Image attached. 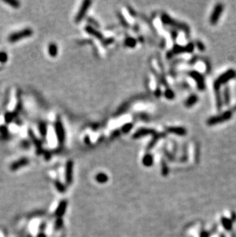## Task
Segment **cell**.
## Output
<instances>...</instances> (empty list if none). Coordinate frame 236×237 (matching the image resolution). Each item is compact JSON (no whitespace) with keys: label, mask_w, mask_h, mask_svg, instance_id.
Here are the masks:
<instances>
[{"label":"cell","mask_w":236,"mask_h":237,"mask_svg":"<svg viewBox=\"0 0 236 237\" xmlns=\"http://www.w3.org/2000/svg\"><path fill=\"white\" fill-rule=\"evenodd\" d=\"M132 128H133V124L132 123H127L122 127L121 130L124 133H128L131 129H132Z\"/></svg>","instance_id":"cell-28"},{"label":"cell","mask_w":236,"mask_h":237,"mask_svg":"<svg viewBox=\"0 0 236 237\" xmlns=\"http://www.w3.org/2000/svg\"><path fill=\"white\" fill-rule=\"evenodd\" d=\"M68 206V202L67 200H62V201L60 202L59 205L57 206V209L55 211V216L57 217L58 218H61V217L64 216V214L65 213L66 209H67Z\"/></svg>","instance_id":"cell-13"},{"label":"cell","mask_w":236,"mask_h":237,"mask_svg":"<svg viewBox=\"0 0 236 237\" xmlns=\"http://www.w3.org/2000/svg\"><path fill=\"white\" fill-rule=\"evenodd\" d=\"M44 153H45V157H46V159H49V158L51 157V154L48 151H45Z\"/></svg>","instance_id":"cell-37"},{"label":"cell","mask_w":236,"mask_h":237,"mask_svg":"<svg viewBox=\"0 0 236 237\" xmlns=\"http://www.w3.org/2000/svg\"><path fill=\"white\" fill-rule=\"evenodd\" d=\"M3 2L10 5L14 9L19 8V6H20V3L18 1H16V0H3Z\"/></svg>","instance_id":"cell-27"},{"label":"cell","mask_w":236,"mask_h":237,"mask_svg":"<svg viewBox=\"0 0 236 237\" xmlns=\"http://www.w3.org/2000/svg\"><path fill=\"white\" fill-rule=\"evenodd\" d=\"M196 45H197L198 49H199V50L202 51V52L205 51V45H204V44L202 43V42H201L200 41H197V42H196Z\"/></svg>","instance_id":"cell-33"},{"label":"cell","mask_w":236,"mask_h":237,"mask_svg":"<svg viewBox=\"0 0 236 237\" xmlns=\"http://www.w3.org/2000/svg\"><path fill=\"white\" fill-rule=\"evenodd\" d=\"M235 77L236 72L234 70H233V69H229V70L225 72L224 74L221 75L214 82V89L215 91H216V95L220 94V93H219V88H220V86L222 85V84H225V83L228 82L229 80L235 78Z\"/></svg>","instance_id":"cell-1"},{"label":"cell","mask_w":236,"mask_h":237,"mask_svg":"<svg viewBox=\"0 0 236 237\" xmlns=\"http://www.w3.org/2000/svg\"><path fill=\"white\" fill-rule=\"evenodd\" d=\"M22 146H23V147H25V148H28V147H29V143H28L27 140H24V141L22 142Z\"/></svg>","instance_id":"cell-35"},{"label":"cell","mask_w":236,"mask_h":237,"mask_svg":"<svg viewBox=\"0 0 236 237\" xmlns=\"http://www.w3.org/2000/svg\"><path fill=\"white\" fill-rule=\"evenodd\" d=\"M200 237H209V234L206 231H202L200 233Z\"/></svg>","instance_id":"cell-34"},{"label":"cell","mask_w":236,"mask_h":237,"mask_svg":"<svg viewBox=\"0 0 236 237\" xmlns=\"http://www.w3.org/2000/svg\"><path fill=\"white\" fill-rule=\"evenodd\" d=\"M33 34V31L31 28H25V29H22L21 31H17V32H14L13 34L10 35L9 36V41L10 42H16L17 41L22 40V39H25V38H28L29 36H31Z\"/></svg>","instance_id":"cell-4"},{"label":"cell","mask_w":236,"mask_h":237,"mask_svg":"<svg viewBox=\"0 0 236 237\" xmlns=\"http://www.w3.org/2000/svg\"><path fill=\"white\" fill-rule=\"evenodd\" d=\"M155 134V131L153 129H150V128H140L139 129L138 131H136L134 133V134L133 135V137L134 138H140V137H145L146 135H149V134Z\"/></svg>","instance_id":"cell-12"},{"label":"cell","mask_w":236,"mask_h":237,"mask_svg":"<svg viewBox=\"0 0 236 237\" xmlns=\"http://www.w3.org/2000/svg\"><path fill=\"white\" fill-rule=\"evenodd\" d=\"M194 49V45L193 43H189L186 46L175 45L172 49V54H179L183 52H193Z\"/></svg>","instance_id":"cell-9"},{"label":"cell","mask_w":236,"mask_h":237,"mask_svg":"<svg viewBox=\"0 0 236 237\" xmlns=\"http://www.w3.org/2000/svg\"><path fill=\"white\" fill-rule=\"evenodd\" d=\"M14 118V113H7L5 116V120L6 123H10Z\"/></svg>","instance_id":"cell-31"},{"label":"cell","mask_w":236,"mask_h":237,"mask_svg":"<svg viewBox=\"0 0 236 237\" xmlns=\"http://www.w3.org/2000/svg\"><path fill=\"white\" fill-rule=\"evenodd\" d=\"M165 96L168 99H172L174 98V93L170 90V89H167L165 92Z\"/></svg>","instance_id":"cell-32"},{"label":"cell","mask_w":236,"mask_h":237,"mask_svg":"<svg viewBox=\"0 0 236 237\" xmlns=\"http://www.w3.org/2000/svg\"><path fill=\"white\" fill-rule=\"evenodd\" d=\"M55 133L59 144H64L65 138V133L64 127H63L62 123H61V121L59 119H57L55 122Z\"/></svg>","instance_id":"cell-6"},{"label":"cell","mask_w":236,"mask_h":237,"mask_svg":"<svg viewBox=\"0 0 236 237\" xmlns=\"http://www.w3.org/2000/svg\"><path fill=\"white\" fill-rule=\"evenodd\" d=\"M161 20L163 22V24L165 25H169L171 26L175 27L177 28H180V29L183 30L185 32L189 33L190 32V28H189L188 25H186V24L184 23H180V22H178L176 21H175L174 19H172V18L169 17L168 15L163 13L161 16Z\"/></svg>","instance_id":"cell-2"},{"label":"cell","mask_w":236,"mask_h":237,"mask_svg":"<svg viewBox=\"0 0 236 237\" xmlns=\"http://www.w3.org/2000/svg\"><path fill=\"white\" fill-rule=\"evenodd\" d=\"M28 163H29V160L26 157L21 158V159L18 160V161H15L14 163L11 164V167L10 169L12 170H19V168H22V167H25V166L28 165Z\"/></svg>","instance_id":"cell-11"},{"label":"cell","mask_w":236,"mask_h":237,"mask_svg":"<svg viewBox=\"0 0 236 237\" xmlns=\"http://www.w3.org/2000/svg\"><path fill=\"white\" fill-rule=\"evenodd\" d=\"M231 116H232V112H231V111H225V112L222 113V114H219V115L210 117V118L207 120V124L210 125V126L218 124H220L222 123V122L226 121V120L231 119Z\"/></svg>","instance_id":"cell-3"},{"label":"cell","mask_w":236,"mask_h":237,"mask_svg":"<svg viewBox=\"0 0 236 237\" xmlns=\"http://www.w3.org/2000/svg\"><path fill=\"white\" fill-rule=\"evenodd\" d=\"M54 185H55V187L57 188V190L60 193L65 192L66 188H65V187L64 184H62V183H61L60 181H58V180H56L55 182H54Z\"/></svg>","instance_id":"cell-25"},{"label":"cell","mask_w":236,"mask_h":237,"mask_svg":"<svg viewBox=\"0 0 236 237\" xmlns=\"http://www.w3.org/2000/svg\"><path fill=\"white\" fill-rule=\"evenodd\" d=\"M161 173L163 176H166L169 174V167L164 160H163L161 162Z\"/></svg>","instance_id":"cell-22"},{"label":"cell","mask_w":236,"mask_h":237,"mask_svg":"<svg viewBox=\"0 0 236 237\" xmlns=\"http://www.w3.org/2000/svg\"><path fill=\"white\" fill-rule=\"evenodd\" d=\"M197 102H198L197 96H196V94H192V95H190L185 102V106L188 107V108H190V107L193 106V105H194Z\"/></svg>","instance_id":"cell-17"},{"label":"cell","mask_w":236,"mask_h":237,"mask_svg":"<svg viewBox=\"0 0 236 237\" xmlns=\"http://www.w3.org/2000/svg\"><path fill=\"white\" fill-rule=\"evenodd\" d=\"M221 222H222V224L223 226V227L225 228L226 230H231V228H232V222L230 219L226 218V217H222L221 219Z\"/></svg>","instance_id":"cell-18"},{"label":"cell","mask_w":236,"mask_h":237,"mask_svg":"<svg viewBox=\"0 0 236 237\" xmlns=\"http://www.w3.org/2000/svg\"><path fill=\"white\" fill-rule=\"evenodd\" d=\"M235 220H236V214L233 213L231 214V222H234V221H235Z\"/></svg>","instance_id":"cell-38"},{"label":"cell","mask_w":236,"mask_h":237,"mask_svg":"<svg viewBox=\"0 0 236 237\" xmlns=\"http://www.w3.org/2000/svg\"><path fill=\"white\" fill-rule=\"evenodd\" d=\"M171 35H172V39L175 40V39H176V37H177V32L175 31H171Z\"/></svg>","instance_id":"cell-36"},{"label":"cell","mask_w":236,"mask_h":237,"mask_svg":"<svg viewBox=\"0 0 236 237\" xmlns=\"http://www.w3.org/2000/svg\"><path fill=\"white\" fill-rule=\"evenodd\" d=\"M168 132L172 133V134H175L179 136H184L186 134V130L183 128H180V127H172V128H169L167 129Z\"/></svg>","instance_id":"cell-15"},{"label":"cell","mask_w":236,"mask_h":237,"mask_svg":"<svg viewBox=\"0 0 236 237\" xmlns=\"http://www.w3.org/2000/svg\"><path fill=\"white\" fill-rule=\"evenodd\" d=\"M8 60V55L6 52H0V62L1 63H6Z\"/></svg>","instance_id":"cell-29"},{"label":"cell","mask_w":236,"mask_h":237,"mask_svg":"<svg viewBox=\"0 0 236 237\" xmlns=\"http://www.w3.org/2000/svg\"><path fill=\"white\" fill-rule=\"evenodd\" d=\"M39 131H40V134H42V137H46L47 134V127L44 122H41L39 124Z\"/></svg>","instance_id":"cell-26"},{"label":"cell","mask_w":236,"mask_h":237,"mask_svg":"<svg viewBox=\"0 0 236 237\" xmlns=\"http://www.w3.org/2000/svg\"><path fill=\"white\" fill-rule=\"evenodd\" d=\"M38 237H46V235H45L43 232H41V233H39V235H38Z\"/></svg>","instance_id":"cell-39"},{"label":"cell","mask_w":236,"mask_h":237,"mask_svg":"<svg viewBox=\"0 0 236 237\" xmlns=\"http://www.w3.org/2000/svg\"><path fill=\"white\" fill-rule=\"evenodd\" d=\"M162 135H163V134H156V135H154V137L153 138L152 141H151L150 143L148 144V147H147L148 150L153 148V146L155 145L156 144H157V140H158V139L160 138V137H161Z\"/></svg>","instance_id":"cell-24"},{"label":"cell","mask_w":236,"mask_h":237,"mask_svg":"<svg viewBox=\"0 0 236 237\" xmlns=\"http://www.w3.org/2000/svg\"><path fill=\"white\" fill-rule=\"evenodd\" d=\"M223 102L225 105H228L230 104V92L229 88L228 87L224 89L223 91Z\"/></svg>","instance_id":"cell-21"},{"label":"cell","mask_w":236,"mask_h":237,"mask_svg":"<svg viewBox=\"0 0 236 237\" xmlns=\"http://www.w3.org/2000/svg\"><path fill=\"white\" fill-rule=\"evenodd\" d=\"M85 30L87 33H89V34L91 35H94V37H96L97 39H101V40L103 39V37H104L103 35L101 34L99 31H98L96 28L92 27L91 25H87V26L85 27Z\"/></svg>","instance_id":"cell-14"},{"label":"cell","mask_w":236,"mask_h":237,"mask_svg":"<svg viewBox=\"0 0 236 237\" xmlns=\"http://www.w3.org/2000/svg\"><path fill=\"white\" fill-rule=\"evenodd\" d=\"M222 11H223V5H222L221 3H218L217 5H216L212 11V13L211 16H210L209 21L212 25H215V24L217 23Z\"/></svg>","instance_id":"cell-7"},{"label":"cell","mask_w":236,"mask_h":237,"mask_svg":"<svg viewBox=\"0 0 236 237\" xmlns=\"http://www.w3.org/2000/svg\"><path fill=\"white\" fill-rule=\"evenodd\" d=\"M73 161H69L67 162L65 168V180L68 185H71L73 180Z\"/></svg>","instance_id":"cell-10"},{"label":"cell","mask_w":236,"mask_h":237,"mask_svg":"<svg viewBox=\"0 0 236 237\" xmlns=\"http://www.w3.org/2000/svg\"><path fill=\"white\" fill-rule=\"evenodd\" d=\"M95 179L99 183H105L108 181V176L104 173H99L96 175Z\"/></svg>","instance_id":"cell-19"},{"label":"cell","mask_w":236,"mask_h":237,"mask_svg":"<svg viewBox=\"0 0 236 237\" xmlns=\"http://www.w3.org/2000/svg\"><path fill=\"white\" fill-rule=\"evenodd\" d=\"M90 4H91V1H90V0H85V1L83 2L82 5H81V8H80L78 14H77L76 17H75V22H79L82 20L83 18H84V16H85L86 12H87V10L88 9L89 7H90Z\"/></svg>","instance_id":"cell-8"},{"label":"cell","mask_w":236,"mask_h":237,"mask_svg":"<svg viewBox=\"0 0 236 237\" xmlns=\"http://www.w3.org/2000/svg\"><path fill=\"white\" fill-rule=\"evenodd\" d=\"M125 45H126L127 46L130 47V48H134V47L136 46V45H137V41H136V39H134V38H127L126 40H125Z\"/></svg>","instance_id":"cell-23"},{"label":"cell","mask_w":236,"mask_h":237,"mask_svg":"<svg viewBox=\"0 0 236 237\" xmlns=\"http://www.w3.org/2000/svg\"><path fill=\"white\" fill-rule=\"evenodd\" d=\"M48 54L51 57L57 56V46L54 43H51L48 45Z\"/></svg>","instance_id":"cell-20"},{"label":"cell","mask_w":236,"mask_h":237,"mask_svg":"<svg viewBox=\"0 0 236 237\" xmlns=\"http://www.w3.org/2000/svg\"><path fill=\"white\" fill-rule=\"evenodd\" d=\"M187 74L195 80V81L197 84L198 88L199 90L202 91L205 89V80H204V77L200 73H199L196 71H191V72H189Z\"/></svg>","instance_id":"cell-5"},{"label":"cell","mask_w":236,"mask_h":237,"mask_svg":"<svg viewBox=\"0 0 236 237\" xmlns=\"http://www.w3.org/2000/svg\"><path fill=\"white\" fill-rule=\"evenodd\" d=\"M142 163H143V164L145 167H151L153 164V157L149 154H146L143 157Z\"/></svg>","instance_id":"cell-16"},{"label":"cell","mask_w":236,"mask_h":237,"mask_svg":"<svg viewBox=\"0 0 236 237\" xmlns=\"http://www.w3.org/2000/svg\"><path fill=\"white\" fill-rule=\"evenodd\" d=\"M63 224H64V222H63L62 219L57 218L55 222V229H61V228L63 226Z\"/></svg>","instance_id":"cell-30"}]
</instances>
